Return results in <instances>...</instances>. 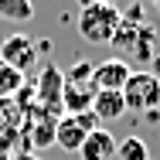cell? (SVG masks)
Returning a JSON list of instances; mask_svg holds the SVG:
<instances>
[{
    "mask_svg": "<svg viewBox=\"0 0 160 160\" xmlns=\"http://www.w3.org/2000/svg\"><path fill=\"white\" fill-rule=\"evenodd\" d=\"M147 3H150V7H157V10H160V0H147Z\"/></svg>",
    "mask_w": 160,
    "mask_h": 160,
    "instance_id": "18",
    "label": "cell"
},
{
    "mask_svg": "<svg viewBox=\"0 0 160 160\" xmlns=\"http://www.w3.org/2000/svg\"><path fill=\"white\" fill-rule=\"evenodd\" d=\"M0 160H14V153H7V150H0Z\"/></svg>",
    "mask_w": 160,
    "mask_h": 160,
    "instance_id": "17",
    "label": "cell"
},
{
    "mask_svg": "<svg viewBox=\"0 0 160 160\" xmlns=\"http://www.w3.org/2000/svg\"><path fill=\"white\" fill-rule=\"evenodd\" d=\"M24 85H28V82H24V75H21L17 68H10L7 62H0V99H14Z\"/></svg>",
    "mask_w": 160,
    "mask_h": 160,
    "instance_id": "14",
    "label": "cell"
},
{
    "mask_svg": "<svg viewBox=\"0 0 160 160\" xmlns=\"http://www.w3.org/2000/svg\"><path fill=\"white\" fill-rule=\"evenodd\" d=\"M62 89H65V72H62L55 62L41 65L38 82L31 85V92H34V109L44 112V116H51V119H62V112H65V106H62Z\"/></svg>",
    "mask_w": 160,
    "mask_h": 160,
    "instance_id": "5",
    "label": "cell"
},
{
    "mask_svg": "<svg viewBox=\"0 0 160 160\" xmlns=\"http://www.w3.org/2000/svg\"><path fill=\"white\" fill-rule=\"evenodd\" d=\"M89 112L96 116V123H116V119H123V116H126L123 92H96Z\"/></svg>",
    "mask_w": 160,
    "mask_h": 160,
    "instance_id": "11",
    "label": "cell"
},
{
    "mask_svg": "<svg viewBox=\"0 0 160 160\" xmlns=\"http://www.w3.org/2000/svg\"><path fill=\"white\" fill-rule=\"evenodd\" d=\"M96 116L82 112V116H62L55 126V147H62L65 153H78V147L85 143V136L96 129Z\"/></svg>",
    "mask_w": 160,
    "mask_h": 160,
    "instance_id": "6",
    "label": "cell"
},
{
    "mask_svg": "<svg viewBox=\"0 0 160 160\" xmlns=\"http://www.w3.org/2000/svg\"><path fill=\"white\" fill-rule=\"evenodd\" d=\"M109 44H112L119 55H129V62L150 65L157 58V28H153V24H143L140 17H123L119 31L112 34Z\"/></svg>",
    "mask_w": 160,
    "mask_h": 160,
    "instance_id": "1",
    "label": "cell"
},
{
    "mask_svg": "<svg viewBox=\"0 0 160 160\" xmlns=\"http://www.w3.org/2000/svg\"><path fill=\"white\" fill-rule=\"evenodd\" d=\"M82 7H92V3H106V7H116V0H78Z\"/></svg>",
    "mask_w": 160,
    "mask_h": 160,
    "instance_id": "15",
    "label": "cell"
},
{
    "mask_svg": "<svg viewBox=\"0 0 160 160\" xmlns=\"http://www.w3.org/2000/svg\"><path fill=\"white\" fill-rule=\"evenodd\" d=\"M119 24H123L119 7L92 3V7H82V10H78V34H82L89 44H109L112 34L119 31Z\"/></svg>",
    "mask_w": 160,
    "mask_h": 160,
    "instance_id": "3",
    "label": "cell"
},
{
    "mask_svg": "<svg viewBox=\"0 0 160 160\" xmlns=\"http://www.w3.org/2000/svg\"><path fill=\"white\" fill-rule=\"evenodd\" d=\"M92 99H96L92 65H89V62L72 65V72L65 75V89H62L65 116H82V112H89V109H92Z\"/></svg>",
    "mask_w": 160,
    "mask_h": 160,
    "instance_id": "4",
    "label": "cell"
},
{
    "mask_svg": "<svg viewBox=\"0 0 160 160\" xmlns=\"http://www.w3.org/2000/svg\"><path fill=\"white\" fill-rule=\"evenodd\" d=\"M129 72H133V68H129L123 58L99 62V65H92V85H96V92H123Z\"/></svg>",
    "mask_w": 160,
    "mask_h": 160,
    "instance_id": "8",
    "label": "cell"
},
{
    "mask_svg": "<svg viewBox=\"0 0 160 160\" xmlns=\"http://www.w3.org/2000/svg\"><path fill=\"white\" fill-rule=\"evenodd\" d=\"M0 62H7L10 68H17L21 75H28L34 65H38V44H34L28 34H10L3 44H0Z\"/></svg>",
    "mask_w": 160,
    "mask_h": 160,
    "instance_id": "7",
    "label": "cell"
},
{
    "mask_svg": "<svg viewBox=\"0 0 160 160\" xmlns=\"http://www.w3.org/2000/svg\"><path fill=\"white\" fill-rule=\"evenodd\" d=\"M78 160H116V136L109 129L96 126L78 147Z\"/></svg>",
    "mask_w": 160,
    "mask_h": 160,
    "instance_id": "10",
    "label": "cell"
},
{
    "mask_svg": "<svg viewBox=\"0 0 160 160\" xmlns=\"http://www.w3.org/2000/svg\"><path fill=\"white\" fill-rule=\"evenodd\" d=\"M14 160H41V157H34V153H28V150H17V153H14Z\"/></svg>",
    "mask_w": 160,
    "mask_h": 160,
    "instance_id": "16",
    "label": "cell"
},
{
    "mask_svg": "<svg viewBox=\"0 0 160 160\" xmlns=\"http://www.w3.org/2000/svg\"><path fill=\"white\" fill-rule=\"evenodd\" d=\"M55 126H58V119H51V116H44V112L31 109L28 119H24V129H21V133H24V140H28L31 147L44 150V147L55 143Z\"/></svg>",
    "mask_w": 160,
    "mask_h": 160,
    "instance_id": "9",
    "label": "cell"
},
{
    "mask_svg": "<svg viewBox=\"0 0 160 160\" xmlns=\"http://www.w3.org/2000/svg\"><path fill=\"white\" fill-rule=\"evenodd\" d=\"M116 160H150L147 140L143 136H123V140H116Z\"/></svg>",
    "mask_w": 160,
    "mask_h": 160,
    "instance_id": "13",
    "label": "cell"
},
{
    "mask_svg": "<svg viewBox=\"0 0 160 160\" xmlns=\"http://www.w3.org/2000/svg\"><path fill=\"white\" fill-rule=\"evenodd\" d=\"M123 102H126V112L143 116L147 123H157L160 119V75L157 72H129L126 85H123Z\"/></svg>",
    "mask_w": 160,
    "mask_h": 160,
    "instance_id": "2",
    "label": "cell"
},
{
    "mask_svg": "<svg viewBox=\"0 0 160 160\" xmlns=\"http://www.w3.org/2000/svg\"><path fill=\"white\" fill-rule=\"evenodd\" d=\"M0 17L14 24H28L34 17V0H0Z\"/></svg>",
    "mask_w": 160,
    "mask_h": 160,
    "instance_id": "12",
    "label": "cell"
}]
</instances>
